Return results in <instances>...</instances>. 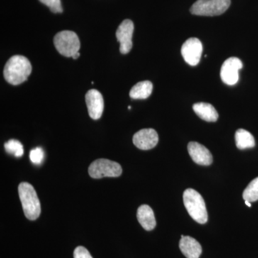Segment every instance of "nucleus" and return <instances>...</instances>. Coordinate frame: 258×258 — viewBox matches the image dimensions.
<instances>
[{
	"label": "nucleus",
	"instance_id": "1",
	"mask_svg": "<svg viewBox=\"0 0 258 258\" xmlns=\"http://www.w3.org/2000/svg\"><path fill=\"white\" fill-rule=\"evenodd\" d=\"M31 72V63L26 57L14 55L5 64L4 77L10 84L18 86L26 81Z\"/></svg>",
	"mask_w": 258,
	"mask_h": 258
},
{
	"label": "nucleus",
	"instance_id": "2",
	"mask_svg": "<svg viewBox=\"0 0 258 258\" xmlns=\"http://www.w3.org/2000/svg\"><path fill=\"white\" fill-rule=\"evenodd\" d=\"M18 191L25 217L30 220H37L41 212V206L33 186L28 182H22L19 185Z\"/></svg>",
	"mask_w": 258,
	"mask_h": 258
},
{
	"label": "nucleus",
	"instance_id": "3",
	"mask_svg": "<svg viewBox=\"0 0 258 258\" xmlns=\"http://www.w3.org/2000/svg\"><path fill=\"white\" fill-rule=\"evenodd\" d=\"M185 208L195 221L200 224H205L208 220L205 200L200 193L193 189L185 190L183 194Z\"/></svg>",
	"mask_w": 258,
	"mask_h": 258
},
{
	"label": "nucleus",
	"instance_id": "4",
	"mask_svg": "<svg viewBox=\"0 0 258 258\" xmlns=\"http://www.w3.org/2000/svg\"><path fill=\"white\" fill-rule=\"evenodd\" d=\"M53 42L56 50L64 57H72L79 52L81 43L76 32L70 30L58 32L54 37Z\"/></svg>",
	"mask_w": 258,
	"mask_h": 258
},
{
	"label": "nucleus",
	"instance_id": "5",
	"mask_svg": "<svg viewBox=\"0 0 258 258\" xmlns=\"http://www.w3.org/2000/svg\"><path fill=\"white\" fill-rule=\"evenodd\" d=\"M230 3V0H198L190 8V12L198 16H218L227 11Z\"/></svg>",
	"mask_w": 258,
	"mask_h": 258
},
{
	"label": "nucleus",
	"instance_id": "6",
	"mask_svg": "<svg viewBox=\"0 0 258 258\" xmlns=\"http://www.w3.org/2000/svg\"><path fill=\"white\" fill-rule=\"evenodd\" d=\"M88 173L93 179L118 177L121 175L122 168L118 163L115 161L100 159L91 163L88 168Z\"/></svg>",
	"mask_w": 258,
	"mask_h": 258
},
{
	"label": "nucleus",
	"instance_id": "7",
	"mask_svg": "<svg viewBox=\"0 0 258 258\" xmlns=\"http://www.w3.org/2000/svg\"><path fill=\"white\" fill-rule=\"evenodd\" d=\"M242 62L240 59L231 57L224 62L220 71L222 82L228 86H234L238 82L239 71L242 69Z\"/></svg>",
	"mask_w": 258,
	"mask_h": 258
},
{
	"label": "nucleus",
	"instance_id": "8",
	"mask_svg": "<svg viewBox=\"0 0 258 258\" xmlns=\"http://www.w3.org/2000/svg\"><path fill=\"white\" fill-rule=\"evenodd\" d=\"M203 51V44L199 39L195 37L186 40L183 44L181 50L185 62L191 66H196L199 64Z\"/></svg>",
	"mask_w": 258,
	"mask_h": 258
},
{
	"label": "nucleus",
	"instance_id": "9",
	"mask_svg": "<svg viewBox=\"0 0 258 258\" xmlns=\"http://www.w3.org/2000/svg\"><path fill=\"white\" fill-rule=\"evenodd\" d=\"M134 30L133 22L130 20H125L120 23L119 27L117 29V40L120 42V53H128L132 50L133 43H132V37Z\"/></svg>",
	"mask_w": 258,
	"mask_h": 258
},
{
	"label": "nucleus",
	"instance_id": "10",
	"mask_svg": "<svg viewBox=\"0 0 258 258\" xmlns=\"http://www.w3.org/2000/svg\"><path fill=\"white\" fill-rule=\"evenodd\" d=\"M134 145L142 150H149L157 145L159 136L153 128H144L139 131L133 137Z\"/></svg>",
	"mask_w": 258,
	"mask_h": 258
},
{
	"label": "nucleus",
	"instance_id": "11",
	"mask_svg": "<svg viewBox=\"0 0 258 258\" xmlns=\"http://www.w3.org/2000/svg\"><path fill=\"white\" fill-rule=\"evenodd\" d=\"M86 102L90 117L94 120L99 119L104 108V101L101 93L97 90H90L86 93Z\"/></svg>",
	"mask_w": 258,
	"mask_h": 258
},
{
	"label": "nucleus",
	"instance_id": "12",
	"mask_svg": "<svg viewBox=\"0 0 258 258\" xmlns=\"http://www.w3.org/2000/svg\"><path fill=\"white\" fill-rule=\"evenodd\" d=\"M188 152L192 160L199 165L209 166L212 164L213 161L212 154L205 146L198 142H189Z\"/></svg>",
	"mask_w": 258,
	"mask_h": 258
},
{
	"label": "nucleus",
	"instance_id": "13",
	"mask_svg": "<svg viewBox=\"0 0 258 258\" xmlns=\"http://www.w3.org/2000/svg\"><path fill=\"white\" fill-rule=\"evenodd\" d=\"M179 248L186 258H199L203 252L201 244L189 236H181Z\"/></svg>",
	"mask_w": 258,
	"mask_h": 258
},
{
	"label": "nucleus",
	"instance_id": "14",
	"mask_svg": "<svg viewBox=\"0 0 258 258\" xmlns=\"http://www.w3.org/2000/svg\"><path fill=\"white\" fill-rule=\"evenodd\" d=\"M137 219L144 230H154L157 225L154 212L149 205H143L139 207L137 210Z\"/></svg>",
	"mask_w": 258,
	"mask_h": 258
},
{
	"label": "nucleus",
	"instance_id": "15",
	"mask_svg": "<svg viewBox=\"0 0 258 258\" xmlns=\"http://www.w3.org/2000/svg\"><path fill=\"white\" fill-rule=\"evenodd\" d=\"M194 111L200 118L208 122H215L218 119V113L215 107L208 103H197L194 104Z\"/></svg>",
	"mask_w": 258,
	"mask_h": 258
},
{
	"label": "nucleus",
	"instance_id": "16",
	"mask_svg": "<svg viewBox=\"0 0 258 258\" xmlns=\"http://www.w3.org/2000/svg\"><path fill=\"white\" fill-rule=\"evenodd\" d=\"M153 84L149 81H142L134 86L131 89L129 96L133 99H146L152 93Z\"/></svg>",
	"mask_w": 258,
	"mask_h": 258
},
{
	"label": "nucleus",
	"instance_id": "17",
	"mask_svg": "<svg viewBox=\"0 0 258 258\" xmlns=\"http://www.w3.org/2000/svg\"><path fill=\"white\" fill-rule=\"evenodd\" d=\"M236 146L239 149H249L255 146L253 136L244 129H238L235 133Z\"/></svg>",
	"mask_w": 258,
	"mask_h": 258
},
{
	"label": "nucleus",
	"instance_id": "18",
	"mask_svg": "<svg viewBox=\"0 0 258 258\" xmlns=\"http://www.w3.org/2000/svg\"><path fill=\"white\" fill-rule=\"evenodd\" d=\"M244 201L254 203L258 200V177L252 180L244 190L242 195Z\"/></svg>",
	"mask_w": 258,
	"mask_h": 258
},
{
	"label": "nucleus",
	"instance_id": "19",
	"mask_svg": "<svg viewBox=\"0 0 258 258\" xmlns=\"http://www.w3.org/2000/svg\"><path fill=\"white\" fill-rule=\"evenodd\" d=\"M5 149L8 154H13L15 157H21L24 154L23 144L15 139H11L6 142Z\"/></svg>",
	"mask_w": 258,
	"mask_h": 258
},
{
	"label": "nucleus",
	"instance_id": "20",
	"mask_svg": "<svg viewBox=\"0 0 258 258\" xmlns=\"http://www.w3.org/2000/svg\"><path fill=\"white\" fill-rule=\"evenodd\" d=\"M42 4L46 5L53 13H62V8L60 0H39Z\"/></svg>",
	"mask_w": 258,
	"mask_h": 258
},
{
	"label": "nucleus",
	"instance_id": "21",
	"mask_svg": "<svg viewBox=\"0 0 258 258\" xmlns=\"http://www.w3.org/2000/svg\"><path fill=\"white\" fill-rule=\"evenodd\" d=\"M30 159L34 164H41L44 159V152L40 147H37L30 151Z\"/></svg>",
	"mask_w": 258,
	"mask_h": 258
},
{
	"label": "nucleus",
	"instance_id": "22",
	"mask_svg": "<svg viewBox=\"0 0 258 258\" xmlns=\"http://www.w3.org/2000/svg\"><path fill=\"white\" fill-rule=\"evenodd\" d=\"M74 258H93L86 247L79 246L75 249L74 252Z\"/></svg>",
	"mask_w": 258,
	"mask_h": 258
},
{
	"label": "nucleus",
	"instance_id": "23",
	"mask_svg": "<svg viewBox=\"0 0 258 258\" xmlns=\"http://www.w3.org/2000/svg\"><path fill=\"white\" fill-rule=\"evenodd\" d=\"M79 56H80V53H79V52H78L77 54H76V55L73 56L72 57H73V58L74 59V60H76V59L79 58Z\"/></svg>",
	"mask_w": 258,
	"mask_h": 258
},
{
	"label": "nucleus",
	"instance_id": "24",
	"mask_svg": "<svg viewBox=\"0 0 258 258\" xmlns=\"http://www.w3.org/2000/svg\"><path fill=\"white\" fill-rule=\"evenodd\" d=\"M245 205H247V206H248L249 208H251V203H249V202L245 201Z\"/></svg>",
	"mask_w": 258,
	"mask_h": 258
}]
</instances>
